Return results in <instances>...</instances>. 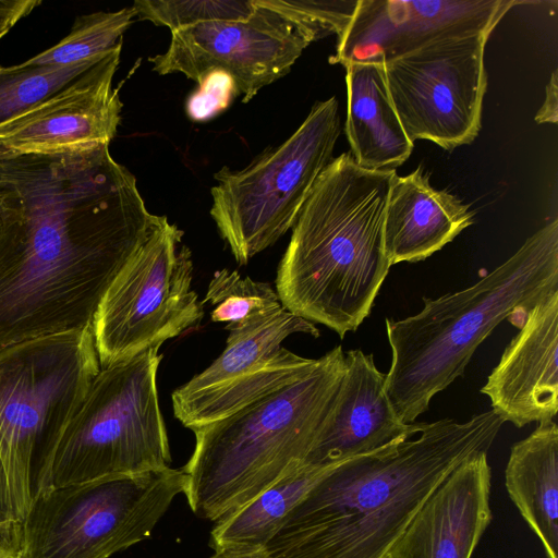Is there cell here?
<instances>
[{
  "mask_svg": "<svg viewBox=\"0 0 558 558\" xmlns=\"http://www.w3.org/2000/svg\"><path fill=\"white\" fill-rule=\"evenodd\" d=\"M0 349L92 326L159 223L109 144L0 160Z\"/></svg>",
  "mask_w": 558,
  "mask_h": 558,
  "instance_id": "1",
  "label": "cell"
},
{
  "mask_svg": "<svg viewBox=\"0 0 558 558\" xmlns=\"http://www.w3.org/2000/svg\"><path fill=\"white\" fill-rule=\"evenodd\" d=\"M504 420L426 423L416 438L332 465L288 513L268 558H386L432 493L465 459L488 451Z\"/></svg>",
  "mask_w": 558,
  "mask_h": 558,
  "instance_id": "2",
  "label": "cell"
},
{
  "mask_svg": "<svg viewBox=\"0 0 558 558\" xmlns=\"http://www.w3.org/2000/svg\"><path fill=\"white\" fill-rule=\"evenodd\" d=\"M396 170L362 168L352 155L332 159L316 181L277 270L289 312L336 331H355L369 315L391 265L384 223Z\"/></svg>",
  "mask_w": 558,
  "mask_h": 558,
  "instance_id": "3",
  "label": "cell"
},
{
  "mask_svg": "<svg viewBox=\"0 0 558 558\" xmlns=\"http://www.w3.org/2000/svg\"><path fill=\"white\" fill-rule=\"evenodd\" d=\"M558 291V220L531 235L505 263L473 286L424 298L415 315L386 318L391 365L385 389L404 423H414L432 398L462 376L477 347L497 325L527 313Z\"/></svg>",
  "mask_w": 558,
  "mask_h": 558,
  "instance_id": "4",
  "label": "cell"
},
{
  "mask_svg": "<svg viewBox=\"0 0 558 558\" xmlns=\"http://www.w3.org/2000/svg\"><path fill=\"white\" fill-rule=\"evenodd\" d=\"M343 371L344 352L337 345L298 380L191 429L195 446L182 471L183 494L193 513L216 522L301 466Z\"/></svg>",
  "mask_w": 558,
  "mask_h": 558,
  "instance_id": "5",
  "label": "cell"
},
{
  "mask_svg": "<svg viewBox=\"0 0 558 558\" xmlns=\"http://www.w3.org/2000/svg\"><path fill=\"white\" fill-rule=\"evenodd\" d=\"M99 369L92 326L0 349V459L20 523Z\"/></svg>",
  "mask_w": 558,
  "mask_h": 558,
  "instance_id": "6",
  "label": "cell"
},
{
  "mask_svg": "<svg viewBox=\"0 0 558 558\" xmlns=\"http://www.w3.org/2000/svg\"><path fill=\"white\" fill-rule=\"evenodd\" d=\"M159 349L100 367L40 474L35 495L170 466L156 385Z\"/></svg>",
  "mask_w": 558,
  "mask_h": 558,
  "instance_id": "7",
  "label": "cell"
},
{
  "mask_svg": "<svg viewBox=\"0 0 558 558\" xmlns=\"http://www.w3.org/2000/svg\"><path fill=\"white\" fill-rule=\"evenodd\" d=\"M340 135L336 97L316 102L282 144L241 170L214 174L210 215L239 265L277 242L293 227L316 181L332 161Z\"/></svg>",
  "mask_w": 558,
  "mask_h": 558,
  "instance_id": "8",
  "label": "cell"
},
{
  "mask_svg": "<svg viewBox=\"0 0 558 558\" xmlns=\"http://www.w3.org/2000/svg\"><path fill=\"white\" fill-rule=\"evenodd\" d=\"M184 482L168 466L38 492L16 558H109L151 534Z\"/></svg>",
  "mask_w": 558,
  "mask_h": 558,
  "instance_id": "9",
  "label": "cell"
},
{
  "mask_svg": "<svg viewBox=\"0 0 558 558\" xmlns=\"http://www.w3.org/2000/svg\"><path fill=\"white\" fill-rule=\"evenodd\" d=\"M183 231L161 216L102 296L92 323L100 367L126 361L197 325L204 304L192 289Z\"/></svg>",
  "mask_w": 558,
  "mask_h": 558,
  "instance_id": "10",
  "label": "cell"
},
{
  "mask_svg": "<svg viewBox=\"0 0 558 558\" xmlns=\"http://www.w3.org/2000/svg\"><path fill=\"white\" fill-rule=\"evenodd\" d=\"M489 35L441 38L384 62L392 105L412 143L427 140L450 150L475 140L487 87L484 49Z\"/></svg>",
  "mask_w": 558,
  "mask_h": 558,
  "instance_id": "11",
  "label": "cell"
},
{
  "mask_svg": "<svg viewBox=\"0 0 558 558\" xmlns=\"http://www.w3.org/2000/svg\"><path fill=\"white\" fill-rule=\"evenodd\" d=\"M245 21H213L171 32L168 49L149 58L153 71L182 73L199 84L214 71L233 80L243 101L284 76L318 38L310 27L254 0Z\"/></svg>",
  "mask_w": 558,
  "mask_h": 558,
  "instance_id": "12",
  "label": "cell"
},
{
  "mask_svg": "<svg viewBox=\"0 0 558 558\" xmlns=\"http://www.w3.org/2000/svg\"><path fill=\"white\" fill-rule=\"evenodd\" d=\"M513 0H359L330 63L385 62L434 40L490 34Z\"/></svg>",
  "mask_w": 558,
  "mask_h": 558,
  "instance_id": "13",
  "label": "cell"
},
{
  "mask_svg": "<svg viewBox=\"0 0 558 558\" xmlns=\"http://www.w3.org/2000/svg\"><path fill=\"white\" fill-rule=\"evenodd\" d=\"M122 43L63 88L0 125V160L110 144L123 104L112 86Z\"/></svg>",
  "mask_w": 558,
  "mask_h": 558,
  "instance_id": "14",
  "label": "cell"
},
{
  "mask_svg": "<svg viewBox=\"0 0 558 558\" xmlns=\"http://www.w3.org/2000/svg\"><path fill=\"white\" fill-rule=\"evenodd\" d=\"M373 354L344 353L339 387L303 464L328 466L417 435L426 423L397 415Z\"/></svg>",
  "mask_w": 558,
  "mask_h": 558,
  "instance_id": "15",
  "label": "cell"
},
{
  "mask_svg": "<svg viewBox=\"0 0 558 558\" xmlns=\"http://www.w3.org/2000/svg\"><path fill=\"white\" fill-rule=\"evenodd\" d=\"M558 291L526 313L481 389L504 422L523 427L558 411Z\"/></svg>",
  "mask_w": 558,
  "mask_h": 558,
  "instance_id": "16",
  "label": "cell"
},
{
  "mask_svg": "<svg viewBox=\"0 0 558 558\" xmlns=\"http://www.w3.org/2000/svg\"><path fill=\"white\" fill-rule=\"evenodd\" d=\"M487 452L459 464L432 493L386 558H471L492 521Z\"/></svg>",
  "mask_w": 558,
  "mask_h": 558,
  "instance_id": "17",
  "label": "cell"
},
{
  "mask_svg": "<svg viewBox=\"0 0 558 558\" xmlns=\"http://www.w3.org/2000/svg\"><path fill=\"white\" fill-rule=\"evenodd\" d=\"M474 213L457 196L434 189L422 168L395 175L386 207L384 246L391 265L418 262L470 227Z\"/></svg>",
  "mask_w": 558,
  "mask_h": 558,
  "instance_id": "18",
  "label": "cell"
},
{
  "mask_svg": "<svg viewBox=\"0 0 558 558\" xmlns=\"http://www.w3.org/2000/svg\"><path fill=\"white\" fill-rule=\"evenodd\" d=\"M345 69L351 155L362 168L396 170L410 157L413 143L392 105L384 62H351Z\"/></svg>",
  "mask_w": 558,
  "mask_h": 558,
  "instance_id": "19",
  "label": "cell"
},
{
  "mask_svg": "<svg viewBox=\"0 0 558 558\" xmlns=\"http://www.w3.org/2000/svg\"><path fill=\"white\" fill-rule=\"evenodd\" d=\"M505 480L510 499L547 558H558V426L553 420L539 422L511 447Z\"/></svg>",
  "mask_w": 558,
  "mask_h": 558,
  "instance_id": "20",
  "label": "cell"
},
{
  "mask_svg": "<svg viewBox=\"0 0 558 558\" xmlns=\"http://www.w3.org/2000/svg\"><path fill=\"white\" fill-rule=\"evenodd\" d=\"M317 359L300 356L281 347L257 367L218 385L172 393L174 416L187 428L223 418L307 374Z\"/></svg>",
  "mask_w": 558,
  "mask_h": 558,
  "instance_id": "21",
  "label": "cell"
},
{
  "mask_svg": "<svg viewBox=\"0 0 558 558\" xmlns=\"http://www.w3.org/2000/svg\"><path fill=\"white\" fill-rule=\"evenodd\" d=\"M332 465L302 464L242 508L216 521L209 545L214 550L263 549L288 513Z\"/></svg>",
  "mask_w": 558,
  "mask_h": 558,
  "instance_id": "22",
  "label": "cell"
},
{
  "mask_svg": "<svg viewBox=\"0 0 558 558\" xmlns=\"http://www.w3.org/2000/svg\"><path fill=\"white\" fill-rule=\"evenodd\" d=\"M298 332L315 338L320 333L313 323L286 308L259 325L229 331L222 353L179 388L183 391L201 390L251 371L271 357L287 337Z\"/></svg>",
  "mask_w": 558,
  "mask_h": 558,
  "instance_id": "23",
  "label": "cell"
},
{
  "mask_svg": "<svg viewBox=\"0 0 558 558\" xmlns=\"http://www.w3.org/2000/svg\"><path fill=\"white\" fill-rule=\"evenodd\" d=\"M202 302L213 306L210 319L226 323L228 331L259 325L284 308L269 283L242 278L227 268L214 274Z\"/></svg>",
  "mask_w": 558,
  "mask_h": 558,
  "instance_id": "24",
  "label": "cell"
},
{
  "mask_svg": "<svg viewBox=\"0 0 558 558\" xmlns=\"http://www.w3.org/2000/svg\"><path fill=\"white\" fill-rule=\"evenodd\" d=\"M135 16L133 7L78 15L63 39L22 64L63 66L102 59L122 43Z\"/></svg>",
  "mask_w": 558,
  "mask_h": 558,
  "instance_id": "25",
  "label": "cell"
},
{
  "mask_svg": "<svg viewBox=\"0 0 558 558\" xmlns=\"http://www.w3.org/2000/svg\"><path fill=\"white\" fill-rule=\"evenodd\" d=\"M102 59L63 66L0 65V125L63 88Z\"/></svg>",
  "mask_w": 558,
  "mask_h": 558,
  "instance_id": "26",
  "label": "cell"
},
{
  "mask_svg": "<svg viewBox=\"0 0 558 558\" xmlns=\"http://www.w3.org/2000/svg\"><path fill=\"white\" fill-rule=\"evenodd\" d=\"M141 20L171 32L213 21H245L256 7L254 0H136L132 5Z\"/></svg>",
  "mask_w": 558,
  "mask_h": 558,
  "instance_id": "27",
  "label": "cell"
},
{
  "mask_svg": "<svg viewBox=\"0 0 558 558\" xmlns=\"http://www.w3.org/2000/svg\"><path fill=\"white\" fill-rule=\"evenodd\" d=\"M291 20L314 31L318 38L336 34L340 36L349 25L359 0H259Z\"/></svg>",
  "mask_w": 558,
  "mask_h": 558,
  "instance_id": "28",
  "label": "cell"
},
{
  "mask_svg": "<svg viewBox=\"0 0 558 558\" xmlns=\"http://www.w3.org/2000/svg\"><path fill=\"white\" fill-rule=\"evenodd\" d=\"M239 95L231 76L220 71L207 73L186 102V112L195 121L207 120L226 109Z\"/></svg>",
  "mask_w": 558,
  "mask_h": 558,
  "instance_id": "29",
  "label": "cell"
},
{
  "mask_svg": "<svg viewBox=\"0 0 558 558\" xmlns=\"http://www.w3.org/2000/svg\"><path fill=\"white\" fill-rule=\"evenodd\" d=\"M41 3L40 0H0V39Z\"/></svg>",
  "mask_w": 558,
  "mask_h": 558,
  "instance_id": "30",
  "label": "cell"
},
{
  "mask_svg": "<svg viewBox=\"0 0 558 558\" xmlns=\"http://www.w3.org/2000/svg\"><path fill=\"white\" fill-rule=\"evenodd\" d=\"M557 70L551 73L546 86L545 100L538 109L535 121L537 123H557L558 121V85Z\"/></svg>",
  "mask_w": 558,
  "mask_h": 558,
  "instance_id": "31",
  "label": "cell"
},
{
  "mask_svg": "<svg viewBox=\"0 0 558 558\" xmlns=\"http://www.w3.org/2000/svg\"><path fill=\"white\" fill-rule=\"evenodd\" d=\"M19 523L16 518L9 480L0 459V525Z\"/></svg>",
  "mask_w": 558,
  "mask_h": 558,
  "instance_id": "32",
  "label": "cell"
},
{
  "mask_svg": "<svg viewBox=\"0 0 558 558\" xmlns=\"http://www.w3.org/2000/svg\"><path fill=\"white\" fill-rule=\"evenodd\" d=\"M21 524L0 525V558H16Z\"/></svg>",
  "mask_w": 558,
  "mask_h": 558,
  "instance_id": "33",
  "label": "cell"
},
{
  "mask_svg": "<svg viewBox=\"0 0 558 558\" xmlns=\"http://www.w3.org/2000/svg\"><path fill=\"white\" fill-rule=\"evenodd\" d=\"M209 558H268L263 549L259 550H214Z\"/></svg>",
  "mask_w": 558,
  "mask_h": 558,
  "instance_id": "34",
  "label": "cell"
},
{
  "mask_svg": "<svg viewBox=\"0 0 558 558\" xmlns=\"http://www.w3.org/2000/svg\"><path fill=\"white\" fill-rule=\"evenodd\" d=\"M2 223H3V209H2V206L0 205V231L2 228Z\"/></svg>",
  "mask_w": 558,
  "mask_h": 558,
  "instance_id": "35",
  "label": "cell"
}]
</instances>
